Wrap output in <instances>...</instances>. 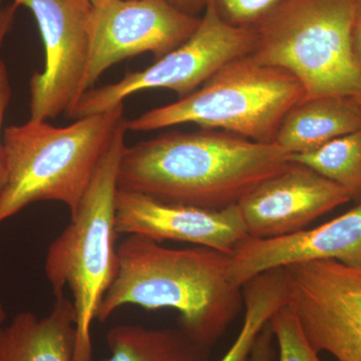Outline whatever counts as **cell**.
<instances>
[{"label": "cell", "instance_id": "1", "mask_svg": "<svg viewBox=\"0 0 361 361\" xmlns=\"http://www.w3.org/2000/svg\"><path fill=\"white\" fill-rule=\"evenodd\" d=\"M290 163L276 142L224 130L172 132L126 147L118 185L167 203L219 210L237 205Z\"/></svg>", "mask_w": 361, "mask_h": 361}, {"label": "cell", "instance_id": "2", "mask_svg": "<svg viewBox=\"0 0 361 361\" xmlns=\"http://www.w3.org/2000/svg\"><path fill=\"white\" fill-rule=\"evenodd\" d=\"M116 250L118 272L97 308L99 322L123 306L170 308L188 336L211 348L244 310L242 287L230 279V254L168 248L137 235H127Z\"/></svg>", "mask_w": 361, "mask_h": 361}, {"label": "cell", "instance_id": "3", "mask_svg": "<svg viewBox=\"0 0 361 361\" xmlns=\"http://www.w3.org/2000/svg\"><path fill=\"white\" fill-rule=\"evenodd\" d=\"M123 104L77 118L66 127L30 120L4 130L7 177L0 194V223L30 204L61 202L77 214L116 130Z\"/></svg>", "mask_w": 361, "mask_h": 361}, {"label": "cell", "instance_id": "4", "mask_svg": "<svg viewBox=\"0 0 361 361\" xmlns=\"http://www.w3.org/2000/svg\"><path fill=\"white\" fill-rule=\"evenodd\" d=\"M127 120L116 130L77 214L49 246L45 275L54 298L73 294L75 339L73 361H92L90 329L97 308L118 272L116 201L125 151Z\"/></svg>", "mask_w": 361, "mask_h": 361}, {"label": "cell", "instance_id": "5", "mask_svg": "<svg viewBox=\"0 0 361 361\" xmlns=\"http://www.w3.org/2000/svg\"><path fill=\"white\" fill-rule=\"evenodd\" d=\"M305 90L288 71L250 54L226 63L192 94L127 120L128 132H152L183 123L224 130L259 142H275L289 111Z\"/></svg>", "mask_w": 361, "mask_h": 361}, {"label": "cell", "instance_id": "6", "mask_svg": "<svg viewBox=\"0 0 361 361\" xmlns=\"http://www.w3.org/2000/svg\"><path fill=\"white\" fill-rule=\"evenodd\" d=\"M357 4L287 0L254 26L251 56L291 73L302 85L305 99L361 96V75L351 51Z\"/></svg>", "mask_w": 361, "mask_h": 361}, {"label": "cell", "instance_id": "7", "mask_svg": "<svg viewBox=\"0 0 361 361\" xmlns=\"http://www.w3.org/2000/svg\"><path fill=\"white\" fill-rule=\"evenodd\" d=\"M254 45L253 28L226 23L209 0L200 25L184 44L145 70L128 73L118 82L87 90L68 116L77 120L103 113L142 90H172L182 99L199 89L226 63L252 54Z\"/></svg>", "mask_w": 361, "mask_h": 361}, {"label": "cell", "instance_id": "8", "mask_svg": "<svg viewBox=\"0 0 361 361\" xmlns=\"http://www.w3.org/2000/svg\"><path fill=\"white\" fill-rule=\"evenodd\" d=\"M287 305L318 353L361 361V268L334 260L284 267Z\"/></svg>", "mask_w": 361, "mask_h": 361}, {"label": "cell", "instance_id": "9", "mask_svg": "<svg viewBox=\"0 0 361 361\" xmlns=\"http://www.w3.org/2000/svg\"><path fill=\"white\" fill-rule=\"evenodd\" d=\"M32 11L44 47V68L30 80L32 120L49 121L68 115L85 94L89 65L87 0H14Z\"/></svg>", "mask_w": 361, "mask_h": 361}, {"label": "cell", "instance_id": "10", "mask_svg": "<svg viewBox=\"0 0 361 361\" xmlns=\"http://www.w3.org/2000/svg\"><path fill=\"white\" fill-rule=\"evenodd\" d=\"M200 20L166 0H106L92 6L85 92L123 59L152 54L157 61L166 56L193 35Z\"/></svg>", "mask_w": 361, "mask_h": 361}, {"label": "cell", "instance_id": "11", "mask_svg": "<svg viewBox=\"0 0 361 361\" xmlns=\"http://www.w3.org/2000/svg\"><path fill=\"white\" fill-rule=\"evenodd\" d=\"M351 201L348 192L315 171L292 161L237 204L247 234L271 239L305 229L320 216Z\"/></svg>", "mask_w": 361, "mask_h": 361}, {"label": "cell", "instance_id": "12", "mask_svg": "<svg viewBox=\"0 0 361 361\" xmlns=\"http://www.w3.org/2000/svg\"><path fill=\"white\" fill-rule=\"evenodd\" d=\"M118 234L137 235L163 243L182 242L231 254L248 238L238 206L213 210L157 200L118 189Z\"/></svg>", "mask_w": 361, "mask_h": 361}, {"label": "cell", "instance_id": "13", "mask_svg": "<svg viewBox=\"0 0 361 361\" xmlns=\"http://www.w3.org/2000/svg\"><path fill=\"white\" fill-rule=\"evenodd\" d=\"M322 260L361 268V203L312 229L278 238L248 237L231 254L229 276L242 287L266 271Z\"/></svg>", "mask_w": 361, "mask_h": 361}, {"label": "cell", "instance_id": "14", "mask_svg": "<svg viewBox=\"0 0 361 361\" xmlns=\"http://www.w3.org/2000/svg\"><path fill=\"white\" fill-rule=\"evenodd\" d=\"M75 339L73 301L59 297L44 317L20 312L0 325V361H73Z\"/></svg>", "mask_w": 361, "mask_h": 361}, {"label": "cell", "instance_id": "15", "mask_svg": "<svg viewBox=\"0 0 361 361\" xmlns=\"http://www.w3.org/2000/svg\"><path fill=\"white\" fill-rule=\"evenodd\" d=\"M361 128V96L305 99L285 116L275 142L289 155L307 153Z\"/></svg>", "mask_w": 361, "mask_h": 361}, {"label": "cell", "instance_id": "16", "mask_svg": "<svg viewBox=\"0 0 361 361\" xmlns=\"http://www.w3.org/2000/svg\"><path fill=\"white\" fill-rule=\"evenodd\" d=\"M111 355L101 361H208L210 348L178 329L118 325L106 334Z\"/></svg>", "mask_w": 361, "mask_h": 361}, {"label": "cell", "instance_id": "17", "mask_svg": "<svg viewBox=\"0 0 361 361\" xmlns=\"http://www.w3.org/2000/svg\"><path fill=\"white\" fill-rule=\"evenodd\" d=\"M244 319L238 336L220 361H249L258 334L281 306L287 303L282 268L266 271L242 286Z\"/></svg>", "mask_w": 361, "mask_h": 361}, {"label": "cell", "instance_id": "18", "mask_svg": "<svg viewBox=\"0 0 361 361\" xmlns=\"http://www.w3.org/2000/svg\"><path fill=\"white\" fill-rule=\"evenodd\" d=\"M290 158L343 188L351 200L361 203V128Z\"/></svg>", "mask_w": 361, "mask_h": 361}, {"label": "cell", "instance_id": "19", "mask_svg": "<svg viewBox=\"0 0 361 361\" xmlns=\"http://www.w3.org/2000/svg\"><path fill=\"white\" fill-rule=\"evenodd\" d=\"M269 322L276 341L277 361H322L287 303L273 314Z\"/></svg>", "mask_w": 361, "mask_h": 361}, {"label": "cell", "instance_id": "20", "mask_svg": "<svg viewBox=\"0 0 361 361\" xmlns=\"http://www.w3.org/2000/svg\"><path fill=\"white\" fill-rule=\"evenodd\" d=\"M226 23L238 27L253 28L287 0H210Z\"/></svg>", "mask_w": 361, "mask_h": 361}, {"label": "cell", "instance_id": "21", "mask_svg": "<svg viewBox=\"0 0 361 361\" xmlns=\"http://www.w3.org/2000/svg\"><path fill=\"white\" fill-rule=\"evenodd\" d=\"M18 7L13 2L11 6L2 9L1 16H0V194L6 186L7 177L6 157V149H4L2 123H4V116H6V109L8 106L11 97L8 73H7L6 63L2 59L1 51L7 33L13 27Z\"/></svg>", "mask_w": 361, "mask_h": 361}, {"label": "cell", "instance_id": "22", "mask_svg": "<svg viewBox=\"0 0 361 361\" xmlns=\"http://www.w3.org/2000/svg\"><path fill=\"white\" fill-rule=\"evenodd\" d=\"M269 322L266 323L254 342L249 361H277L276 341Z\"/></svg>", "mask_w": 361, "mask_h": 361}, {"label": "cell", "instance_id": "23", "mask_svg": "<svg viewBox=\"0 0 361 361\" xmlns=\"http://www.w3.org/2000/svg\"><path fill=\"white\" fill-rule=\"evenodd\" d=\"M166 1L190 16H201L205 11L209 0H166Z\"/></svg>", "mask_w": 361, "mask_h": 361}, {"label": "cell", "instance_id": "24", "mask_svg": "<svg viewBox=\"0 0 361 361\" xmlns=\"http://www.w3.org/2000/svg\"><path fill=\"white\" fill-rule=\"evenodd\" d=\"M351 51L361 75V20H355L351 33Z\"/></svg>", "mask_w": 361, "mask_h": 361}, {"label": "cell", "instance_id": "25", "mask_svg": "<svg viewBox=\"0 0 361 361\" xmlns=\"http://www.w3.org/2000/svg\"><path fill=\"white\" fill-rule=\"evenodd\" d=\"M6 318V310H4V306H2L1 301H0V325L4 322Z\"/></svg>", "mask_w": 361, "mask_h": 361}, {"label": "cell", "instance_id": "26", "mask_svg": "<svg viewBox=\"0 0 361 361\" xmlns=\"http://www.w3.org/2000/svg\"><path fill=\"white\" fill-rule=\"evenodd\" d=\"M356 20H361V0H358L357 9H356Z\"/></svg>", "mask_w": 361, "mask_h": 361}, {"label": "cell", "instance_id": "27", "mask_svg": "<svg viewBox=\"0 0 361 361\" xmlns=\"http://www.w3.org/2000/svg\"><path fill=\"white\" fill-rule=\"evenodd\" d=\"M92 6H97V4H103L106 0H87Z\"/></svg>", "mask_w": 361, "mask_h": 361}, {"label": "cell", "instance_id": "28", "mask_svg": "<svg viewBox=\"0 0 361 361\" xmlns=\"http://www.w3.org/2000/svg\"><path fill=\"white\" fill-rule=\"evenodd\" d=\"M1 13H2V9L0 8V16H1Z\"/></svg>", "mask_w": 361, "mask_h": 361}]
</instances>
